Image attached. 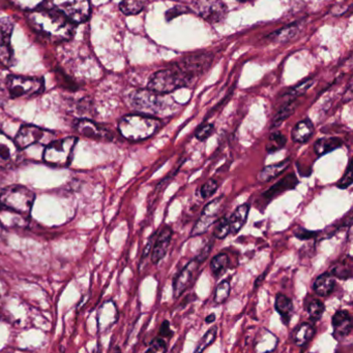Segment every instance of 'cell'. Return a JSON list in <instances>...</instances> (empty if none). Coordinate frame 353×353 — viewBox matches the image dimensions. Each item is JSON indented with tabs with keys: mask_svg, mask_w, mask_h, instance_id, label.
I'll return each mask as SVG.
<instances>
[{
	"mask_svg": "<svg viewBox=\"0 0 353 353\" xmlns=\"http://www.w3.org/2000/svg\"><path fill=\"white\" fill-rule=\"evenodd\" d=\"M209 65L211 60L205 54L189 56L171 68L155 72L149 79L147 88L159 94H168L190 86Z\"/></svg>",
	"mask_w": 353,
	"mask_h": 353,
	"instance_id": "1",
	"label": "cell"
},
{
	"mask_svg": "<svg viewBox=\"0 0 353 353\" xmlns=\"http://www.w3.org/2000/svg\"><path fill=\"white\" fill-rule=\"evenodd\" d=\"M28 21L37 32L57 43L70 39L76 26L70 19L53 8L33 10L29 14Z\"/></svg>",
	"mask_w": 353,
	"mask_h": 353,
	"instance_id": "2",
	"label": "cell"
},
{
	"mask_svg": "<svg viewBox=\"0 0 353 353\" xmlns=\"http://www.w3.org/2000/svg\"><path fill=\"white\" fill-rule=\"evenodd\" d=\"M161 128V120L143 114L124 116L118 123L120 134L131 142L146 140L157 134Z\"/></svg>",
	"mask_w": 353,
	"mask_h": 353,
	"instance_id": "3",
	"label": "cell"
},
{
	"mask_svg": "<svg viewBox=\"0 0 353 353\" xmlns=\"http://www.w3.org/2000/svg\"><path fill=\"white\" fill-rule=\"evenodd\" d=\"M35 199V193L22 185H10L0 192V205L20 215L30 213Z\"/></svg>",
	"mask_w": 353,
	"mask_h": 353,
	"instance_id": "4",
	"label": "cell"
},
{
	"mask_svg": "<svg viewBox=\"0 0 353 353\" xmlns=\"http://www.w3.org/2000/svg\"><path fill=\"white\" fill-rule=\"evenodd\" d=\"M78 139L75 137L52 141L46 146L43 159L47 165L55 168H64L70 165L73 151Z\"/></svg>",
	"mask_w": 353,
	"mask_h": 353,
	"instance_id": "5",
	"label": "cell"
},
{
	"mask_svg": "<svg viewBox=\"0 0 353 353\" xmlns=\"http://www.w3.org/2000/svg\"><path fill=\"white\" fill-rule=\"evenodd\" d=\"M131 103L137 111L143 115H155L165 110L166 99L163 94L155 92L151 89H140L133 93L131 97Z\"/></svg>",
	"mask_w": 353,
	"mask_h": 353,
	"instance_id": "6",
	"label": "cell"
},
{
	"mask_svg": "<svg viewBox=\"0 0 353 353\" xmlns=\"http://www.w3.org/2000/svg\"><path fill=\"white\" fill-rule=\"evenodd\" d=\"M6 86L12 99L30 97L43 92L44 81L39 78L10 76L6 80Z\"/></svg>",
	"mask_w": 353,
	"mask_h": 353,
	"instance_id": "7",
	"label": "cell"
},
{
	"mask_svg": "<svg viewBox=\"0 0 353 353\" xmlns=\"http://www.w3.org/2000/svg\"><path fill=\"white\" fill-rule=\"evenodd\" d=\"M52 8L64 14L75 24L82 23L90 14L89 0H51Z\"/></svg>",
	"mask_w": 353,
	"mask_h": 353,
	"instance_id": "8",
	"label": "cell"
},
{
	"mask_svg": "<svg viewBox=\"0 0 353 353\" xmlns=\"http://www.w3.org/2000/svg\"><path fill=\"white\" fill-rule=\"evenodd\" d=\"M53 134L35 125H23L17 134L14 142L20 150L28 148L37 143L48 145L52 142Z\"/></svg>",
	"mask_w": 353,
	"mask_h": 353,
	"instance_id": "9",
	"label": "cell"
},
{
	"mask_svg": "<svg viewBox=\"0 0 353 353\" xmlns=\"http://www.w3.org/2000/svg\"><path fill=\"white\" fill-rule=\"evenodd\" d=\"M194 10L211 24L221 22L227 14V8L222 0H194Z\"/></svg>",
	"mask_w": 353,
	"mask_h": 353,
	"instance_id": "10",
	"label": "cell"
},
{
	"mask_svg": "<svg viewBox=\"0 0 353 353\" xmlns=\"http://www.w3.org/2000/svg\"><path fill=\"white\" fill-rule=\"evenodd\" d=\"M14 24L8 18L0 19V63L6 68L14 64V51L12 48V34Z\"/></svg>",
	"mask_w": 353,
	"mask_h": 353,
	"instance_id": "11",
	"label": "cell"
},
{
	"mask_svg": "<svg viewBox=\"0 0 353 353\" xmlns=\"http://www.w3.org/2000/svg\"><path fill=\"white\" fill-rule=\"evenodd\" d=\"M222 201H223V197H219L205 205L200 218L197 220L194 228H193L191 236H200V234H205L211 228V225L216 223L218 215L221 211L220 209H221Z\"/></svg>",
	"mask_w": 353,
	"mask_h": 353,
	"instance_id": "12",
	"label": "cell"
},
{
	"mask_svg": "<svg viewBox=\"0 0 353 353\" xmlns=\"http://www.w3.org/2000/svg\"><path fill=\"white\" fill-rule=\"evenodd\" d=\"M201 261L198 257H195L192 261H189L188 265L182 270L176 276L173 281V296L178 299L182 296V294L188 290L189 286L192 284L195 275L200 268Z\"/></svg>",
	"mask_w": 353,
	"mask_h": 353,
	"instance_id": "13",
	"label": "cell"
},
{
	"mask_svg": "<svg viewBox=\"0 0 353 353\" xmlns=\"http://www.w3.org/2000/svg\"><path fill=\"white\" fill-rule=\"evenodd\" d=\"M20 149L15 144L12 139L0 130V169H10L19 161Z\"/></svg>",
	"mask_w": 353,
	"mask_h": 353,
	"instance_id": "14",
	"label": "cell"
},
{
	"mask_svg": "<svg viewBox=\"0 0 353 353\" xmlns=\"http://www.w3.org/2000/svg\"><path fill=\"white\" fill-rule=\"evenodd\" d=\"M75 128L79 134L87 138L97 139V140H111L112 139V134L107 130L85 118L78 120L75 124Z\"/></svg>",
	"mask_w": 353,
	"mask_h": 353,
	"instance_id": "15",
	"label": "cell"
},
{
	"mask_svg": "<svg viewBox=\"0 0 353 353\" xmlns=\"http://www.w3.org/2000/svg\"><path fill=\"white\" fill-rule=\"evenodd\" d=\"M172 236H173V230L170 226H166L157 236V240L153 245V254H151V261L155 265L159 263L167 254Z\"/></svg>",
	"mask_w": 353,
	"mask_h": 353,
	"instance_id": "16",
	"label": "cell"
},
{
	"mask_svg": "<svg viewBox=\"0 0 353 353\" xmlns=\"http://www.w3.org/2000/svg\"><path fill=\"white\" fill-rule=\"evenodd\" d=\"M334 336L336 339L340 340L350 335L352 332V319L347 311H338L332 319Z\"/></svg>",
	"mask_w": 353,
	"mask_h": 353,
	"instance_id": "17",
	"label": "cell"
},
{
	"mask_svg": "<svg viewBox=\"0 0 353 353\" xmlns=\"http://www.w3.org/2000/svg\"><path fill=\"white\" fill-rule=\"evenodd\" d=\"M298 184V179L294 174H289V175L282 178L279 182L274 184L271 188L267 189L263 194V199H267V201H271V199H276L278 195L282 194L285 191L296 188Z\"/></svg>",
	"mask_w": 353,
	"mask_h": 353,
	"instance_id": "18",
	"label": "cell"
},
{
	"mask_svg": "<svg viewBox=\"0 0 353 353\" xmlns=\"http://www.w3.org/2000/svg\"><path fill=\"white\" fill-rule=\"evenodd\" d=\"M249 212H250V205H249V203L240 205V207L234 210L233 213L228 218L230 234H238V232L244 228L247 219H248Z\"/></svg>",
	"mask_w": 353,
	"mask_h": 353,
	"instance_id": "19",
	"label": "cell"
},
{
	"mask_svg": "<svg viewBox=\"0 0 353 353\" xmlns=\"http://www.w3.org/2000/svg\"><path fill=\"white\" fill-rule=\"evenodd\" d=\"M314 134V125L310 119L302 120L298 122L292 132V141L298 144H306Z\"/></svg>",
	"mask_w": 353,
	"mask_h": 353,
	"instance_id": "20",
	"label": "cell"
},
{
	"mask_svg": "<svg viewBox=\"0 0 353 353\" xmlns=\"http://www.w3.org/2000/svg\"><path fill=\"white\" fill-rule=\"evenodd\" d=\"M335 278H334V276L332 275L331 273H329V272L318 276L317 279L315 280L314 285H313V290H314L315 294L323 296V298L331 296L334 290H335Z\"/></svg>",
	"mask_w": 353,
	"mask_h": 353,
	"instance_id": "21",
	"label": "cell"
},
{
	"mask_svg": "<svg viewBox=\"0 0 353 353\" xmlns=\"http://www.w3.org/2000/svg\"><path fill=\"white\" fill-rule=\"evenodd\" d=\"M275 308L281 316L284 325H288L294 315V303L288 296L283 294H278L276 296Z\"/></svg>",
	"mask_w": 353,
	"mask_h": 353,
	"instance_id": "22",
	"label": "cell"
},
{
	"mask_svg": "<svg viewBox=\"0 0 353 353\" xmlns=\"http://www.w3.org/2000/svg\"><path fill=\"white\" fill-rule=\"evenodd\" d=\"M289 165L290 159H285V161H281V163L267 165L258 174L257 178H258L260 182H269V181L282 175L286 171V169L289 167Z\"/></svg>",
	"mask_w": 353,
	"mask_h": 353,
	"instance_id": "23",
	"label": "cell"
},
{
	"mask_svg": "<svg viewBox=\"0 0 353 353\" xmlns=\"http://www.w3.org/2000/svg\"><path fill=\"white\" fill-rule=\"evenodd\" d=\"M316 333L314 325L310 323H304L296 330V333L294 336V341L296 346L298 347H303L306 346Z\"/></svg>",
	"mask_w": 353,
	"mask_h": 353,
	"instance_id": "24",
	"label": "cell"
},
{
	"mask_svg": "<svg viewBox=\"0 0 353 353\" xmlns=\"http://www.w3.org/2000/svg\"><path fill=\"white\" fill-rule=\"evenodd\" d=\"M343 145V141L337 137H331V138L319 139L315 142L314 151L317 155L327 154L336 149L340 148Z\"/></svg>",
	"mask_w": 353,
	"mask_h": 353,
	"instance_id": "25",
	"label": "cell"
},
{
	"mask_svg": "<svg viewBox=\"0 0 353 353\" xmlns=\"http://www.w3.org/2000/svg\"><path fill=\"white\" fill-rule=\"evenodd\" d=\"M298 99L294 101H287L281 109L278 112L277 115L274 118L273 123H271V128H277V126L281 125L287 118H289L292 114L296 112V108H298Z\"/></svg>",
	"mask_w": 353,
	"mask_h": 353,
	"instance_id": "26",
	"label": "cell"
},
{
	"mask_svg": "<svg viewBox=\"0 0 353 353\" xmlns=\"http://www.w3.org/2000/svg\"><path fill=\"white\" fill-rule=\"evenodd\" d=\"M229 265V257L226 253H220L211 259V269L216 277L223 275Z\"/></svg>",
	"mask_w": 353,
	"mask_h": 353,
	"instance_id": "27",
	"label": "cell"
},
{
	"mask_svg": "<svg viewBox=\"0 0 353 353\" xmlns=\"http://www.w3.org/2000/svg\"><path fill=\"white\" fill-rule=\"evenodd\" d=\"M147 0H122L120 2V10L124 14H137L142 12Z\"/></svg>",
	"mask_w": 353,
	"mask_h": 353,
	"instance_id": "28",
	"label": "cell"
},
{
	"mask_svg": "<svg viewBox=\"0 0 353 353\" xmlns=\"http://www.w3.org/2000/svg\"><path fill=\"white\" fill-rule=\"evenodd\" d=\"M287 143V139L281 132H274L269 136V141H267V153H276L277 151L281 150L285 147Z\"/></svg>",
	"mask_w": 353,
	"mask_h": 353,
	"instance_id": "29",
	"label": "cell"
},
{
	"mask_svg": "<svg viewBox=\"0 0 353 353\" xmlns=\"http://www.w3.org/2000/svg\"><path fill=\"white\" fill-rule=\"evenodd\" d=\"M218 327H213L209 329L207 332L204 336L201 338L200 341L197 344L196 348H195L194 352L193 353H203L204 350H207L213 342L217 339Z\"/></svg>",
	"mask_w": 353,
	"mask_h": 353,
	"instance_id": "30",
	"label": "cell"
},
{
	"mask_svg": "<svg viewBox=\"0 0 353 353\" xmlns=\"http://www.w3.org/2000/svg\"><path fill=\"white\" fill-rule=\"evenodd\" d=\"M230 292H231V285H230L229 280H224L216 288L215 296H213L215 304H224L229 298Z\"/></svg>",
	"mask_w": 353,
	"mask_h": 353,
	"instance_id": "31",
	"label": "cell"
},
{
	"mask_svg": "<svg viewBox=\"0 0 353 353\" xmlns=\"http://www.w3.org/2000/svg\"><path fill=\"white\" fill-rule=\"evenodd\" d=\"M325 310V305L319 300H313L308 306V313L313 321H319L323 317Z\"/></svg>",
	"mask_w": 353,
	"mask_h": 353,
	"instance_id": "32",
	"label": "cell"
},
{
	"mask_svg": "<svg viewBox=\"0 0 353 353\" xmlns=\"http://www.w3.org/2000/svg\"><path fill=\"white\" fill-rule=\"evenodd\" d=\"M312 85V79H308V80L304 81V82L300 83V84L296 85V87H294V88L287 93V97L289 99L288 101L298 99V97L304 94Z\"/></svg>",
	"mask_w": 353,
	"mask_h": 353,
	"instance_id": "33",
	"label": "cell"
},
{
	"mask_svg": "<svg viewBox=\"0 0 353 353\" xmlns=\"http://www.w3.org/2000/svg\"><path fill=\"white\" fill-rule=\"evenodd\" d=\"M331 274L334 277L339 278V279H350L352 276V267L350 265H346V263H338L332 269Z\"/></svg>",
	"mask_w": 353,
	"mask_h": 353,
	"instance_id": "34",
	"label": "cell"
},
{
	"mask_svg": "<svg viewBox=\"0 0 353 353\" xmlns=\"http://www.w3.org/2000/svg\"><path fill=\"white\" fill-rule=\"evenodd\" d=\"M213 130H215V126H213V123L204 122V123L201 124V125L197 128L196 132H195V137H196L197 140L203 142V141L207 140V139L211 136Z\"/></svg>",
	"mask_w": 353,
	"mask_h": 353,
	"instance_id": "35",
	"label": "cell"
},
{
	"mask_svg": "<svg viewBox=\"0 0 353 353\" xmlns=\"http://www.w3.org/2000/svg\"><path fill=\"white\" fill-rule=\"evenodd\" d=\"M43 1L44 0H10V2L17 8H21V10H30V12L37 10L43 3Z\"/></svg>",
	"mask_w": 353,
	"mask_h": 353,
	"instance_id": "36",
	"label": "cell"
},
{
	"mask_svg": "<svg viewBox=\"0 0 353 353\" xmlns=\"http://www.w3.org/2000/svg\"><path fill=\"white\" fill-rule=\"evenodd\" d=\"M230 234L229 222L228 218L223 217L218 221L215 228V236L217 239H225Z\"/></svg>",
	"mask_w": 353,
	"mask_h": 353,
	"instance_id": "37",
	"label": "cell"
},
{
	"mask_svg": "<svg viewBox=\"0 0 353 353\" xmlns=\"http://www.w3.org/2000/svg\"><path fill=\"white\" fill-rule=\"evenodd\" d=\"M218 188H219V184H218L217 181H216L215 179H209V180L207 181V182L202 185V187H201V196H202L203 199H209V197H211V195L218 190Z\"/></svg>",
	"mask_w": 353,
	"mask_h": 353,
	"instance_id": "38",
	"label": "cell"
},
{
	"mask_svg": "<svg viewBox=\"0 0 353 353\" xmlns=\"http://www.w3.org/2000/svg\"><path fill=\"white\" fill-rule=\"evenodd\" d=\"M296 27H288V28L283 29V30L277 31L275 34L271 35V37H277L280 41H288L292 39L296 34Z\"/></svg>",
	"mask_w": 353,
	"mask_h": 353,
	"instance_id": "39",
	"label": "cell"
},
{
	"mask_svg": "<svg viewBox=\"0 0 353 353\" xmlns=\"http://www.w3.org/2000/svg\"><path fill=\"white\" fill-rule=\"evenodd\" d=\"M352 184V165H348L347 170H346V173L344 174L343 176L340 179L339 182L337 183L338 188L340 189H347L350 185Z\"/></svg>",
	"mask_w": 353,
	"mask_h": 353,
	"instance_id": "40",
	"label": "cell"
},
{
	"mask_svg": "<svg viewBox=\"0 0 353 353\" xmlns=\"http://www.w3.org/2000/svg\"><path fill=\"white\" fill-rule=\"evenodd\" d=\"M316 234H318V232H311V230L300 228L296 232H294V236H296V238L300 239V240H308V239H311L313 238V236H316Z\"/></svg>",
	"mask_w": 353,
	"mask_h": 353,
	"instance_id": "41",
	"label": "cell"
},
{
	"mask_svg": "<svg viewBox=\"0 0 353 353\" xmlns=\"http://www.w3.org/2000/svg\"><path fill=\"white\" fill-rule=\"evenodd\" d=\"M151 348L155 350V352H160L162 353H165L167 352V343L164 341L163 338H158L155 341L153 342V345H151Z\"/></svg>",
	"mask_w": 353,
	"mask_h": 353,
	"instance_id": "42",
	"label": "cell"
},
{
	"mask_svg": "<svg viewBox=\"0 0 353 353\" xmlns=\"http://www.w3.org/2000/svg\"><path fill=\"white\" fill-rule=\"evenodd\" d=\"M160 335L163 336L164 337H171L173 335L171 330H170V323L169 321H165L161 325V330H160Z\"/></svg>",
	"mask_w": 353,
	"mask_h": 353,
	"instance_id": "43",
	"label": "cell"
},
{
	"mask_svg": "<svg viewBox=\"0 0 353 353\" xmlns=\"http://www.w3.org/2000/svg\"><path fill=\"white\" fill-rule=\"evenodd\" d=\"M187 10L184 8V6H176V8H172V10H168L167 14H166V16H167L168 20H170V19H173L174 17L178 16V14H182V12H186Z\"/></svg>",
	"mask_w": 353,
	"mask_h": 353,
	"instance_id": "44",
	"label": "cell"
},
{
	"mask_svg": "<svg viewBox=\"0 0 353 353\" xmlns=\"http://www.w3.org/2000/svg\"><path fill=\"white\" fill-rule=\"evenodd\" d=\"M216 321V314L215 313H213V314L209 315V316L205 319V321H207V323H213V321Z\"/></svg>",
	"mask_w": 353,
	"mask_h": 353,
	"instance_id": "45",
	"label": "cell"
},
{
	"mask_svg": "<svg viewBox=\"0 0 353 353\" xmlns=\"http://www.w3.org/2000/svg\"><path fill=\"white\" fill-rule=\"evenodd\" d=\"M146 353H157L155 350H153V348H149V350H147Z\"/></svg>",
	"mask_w": 353,
	"mask_h": 353,
	"instance_id": "46",
	"label": "cell"
},
{
	"mask_svg": "<svg viewBox=\"0 0 353 353\" xmlns=\"http://www.w3.org/2000/svg\"><path fill=\"white\" fill-rule=\"evenodd\" d=\"M1 232H2V225H1V222H0V234H1Z\"/></svg>",
	"mask_w": 353,
	"mask_h": 353,
	"instance_id": "47",
	"label": "cell"
},
{
	"mask_svg": "<svg viewBox=\"0 0 353 353\" xmlns=\"http://www.w3.org/2000/svg\"><path fill=\"white\" fill-rule=\"evenodd\" d=\"M115 353H122V352H120V348H116Z\"/></svg>",
	"mask_w": 353,
	"mask_h": 353,
	"instance_id": "48",
	"label": "cell"
},
{
	"mask_svg": "<svg viewBox=\"0 0 353 353\" xmlns=\"http://www.w3.org/2000/svg\"><path fill=\"white\" fill-rule=\"evenodd\" d=\"M238 1L244 2V1H246V0H238Z\"/></svg>",
	"mask_w": 353,
	"mask_h": 353,
	"instance_id": "49",
	"label": "cell"
}]
</instances>
